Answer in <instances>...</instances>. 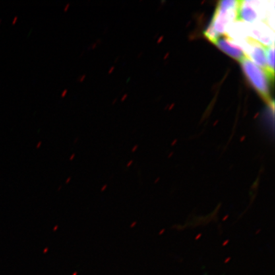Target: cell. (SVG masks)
Returning <instances> with one entry per match:
<instances>
[{
    "label": "cell",
    "instance_id": "15",
    "mask_svg": "<svg viewBox=\"0 0 275 275\" xmlns=\"http://www.w3.org/2000/svg\"><path fill=\"white\" fill-rule=\"evenodd\" d=\"M41 144H42V142H39L38 146H37V148H38L39 146H40Z\"/></svg>",
    "mask_w": 275,
    "mask_h": 275
},
{
    "label": "cell",
    "instance_id": "9",
    "mask_svg": "<svg viewBox=\"0 0 275 275\" xmlns=\"http://www.w3.org/2000/svg\"><path fill=\"white\" fill-rule=\"evenodd\" d=\"M68 92V90H65L63 91V92H62L61 94V98H64V97H65L66 96V95H67Z\"/></svg>",
    "mask_w": 275,
    "mask_h": 275
},
{
    "label": "cell",
    "instance_id": "5",
    "mask_svg": "<svg viewBox=\"0 0 275 275\" xmlns=\"http://www.w3.org/2000/svg\"><path fill=\"white\" fill-rule=\"evenodd\" d=\"M259 18V14L255 9V3L254 1H239L237 10L238 21L254 23Z\"/></svg>",
    "mask_w": 275,
    "mask_h": 275
},
{
    "label": "cell",
    "instance_id": "1",
    "mask_svg": "<svg viewBox=\"0 0 275 275\" xmlns=\"http://www.w3.org/2000/svg\"><path fill=\"white\" fill-rule=\"evenodd\" d=\"M239 1L223 0L217 5L212 21L204 35L210 42L215 43L220 35L226 34L229 24L237 20Z\"/></svg>",
    "mask_w": 275,
    "mask_h": 275
},
{
    "label": "cell",
    "instance_id": "3",
    "mask_svg": "<svg viewBox=\"0 0 275 275\" xmlns=\"http://www.w3.org/2000/svg\"><path fill=\"white\" fill-rule=\"evenodd\" d=\"M245 49L246 55L250 57L256 63L257 67L261 68L270 81L274 82V80L271 77L269 72L268 65H267L266 46L257 42L252 37H247L245 41Z\"/></svg>",
    "mask_w": 275,
    "mask_h": 275
},
{
    "label": "cell",
    "instance_id": "11",
    "mask_svg": "<svg viewBox=\"0 0 275 275\" xmlns=\"http://www.w3.org/2000/svg\"><path fill=\"white\" fill-rule=\"evenodd\" d=\"M115 70V67H111L110 68V69L109 70L108 73L111 74V73H112V72H113V70Z\"/></svg>",
    "mask_w": 275,
    "mask_h": 275
},
{
    "label": "cell",
    "instance_id": "10",
    "mask_svg": "<svg viewBox=\"0 0 275 275\" xmlns=\"http://www.w3.org/2000/svg\"><path fill=\"white\" fill-rule=\"evenodd\" d=\"M70 6V4L67 3V5H65V8H64V11L67 12L68 9H69Z\"/></svg>",
    "mask_w": 275,
    "mask_h": 275
},
{
    "label": "cell",
    "instance_id": "2",
    "mask_svg": "<svg viewBox=\"0 0 275 275\" xmlns=\"http://www.w3.org/2000/svg\"><path fill=\"white\" fill-rule=\"evenodd\" d=\"M242 70L249 80V83L268 104L274 106V101L271 98L268 76L263 71L252 62L249 57H245L240 61Z\"/></svg>",
    "mask_w": 275,
    "mask_h": 275
},
{
    "label": "cell",
    "instance_id": "8",
    "mask_svg": "<svg viewBox=\"0 0 275 275\" xmlns=\"http://www.w3.org/2000/svg\"><path fill=\"white\" fill-rule=\"evenodd\" d=\"M97 45H98V43H97L96 42L93 43V44H92L90 47H89L88 50L90 49H94L97 47Z\"/></svg>",
    "mask_w": 275,
    "mask_h": 275
},
{
    "label": "cell",
    "instance_id": "6",
    "mask_svg": "<svg viewBox=\"0 0 275 275\" xmlns=\"http://www.w3.org/2000/svg\"><path fill=\"white\" fill-rule=\"evenodd\" d=\"M267 65L271 77L274 80L275 76V46L274 44L266 46Z\"/></svg>",
    "mask_w": 275,
    "mask_h": 275
},
{
    "label": "cell",
    "instance_id": "14",
    "mask_svg": "<svg viewBox=\"0 0 275 275\" xmlns=\"http://www.w3.org/2000/svg\"><path fill=\"white\" fill-rule=\"evenodd\" d=\"M126 96H127V94H125V96H124L123 97V98H122L121 99V101H124L125 100V98H126Z\"/></svg>",
    "mask_w": 275,
    "mask_h": 275
},
{
    "label": "cell",
    "instance_id": "7",
    "mask_svg": "<svg viewBox=\"0 0 275 275\" xmlns=\"http://www.w3.org/2000/svg\"><path fill=\"white\" fill-rule=\"evenodd\" d=\"M86 75H83L82 76H80L79 77H78L77 78V81L80 82H82L84 81L85 78H86Z\"/></svg>",
    "mask_w": 275,
    "mask_h": 275
},
{
    "label": "cell",
    "instance_id": "12",
    "mask_svg": "<svg viewBox=\"0 0 275 275\" xmlns=\"http://www.w3.org/2000/svg\"><path fill=\"white\" fill-rule=\"evenodd\" d=\"M96 42L97 43H98V44H100V43H101V42H101V40H100V39H98V40H96Z\"/></svg>",
    "mask_w": 275,
    "mask_h": 275
},
{
    "label": "cell",
    "instance_id": "4",
    "mask_svg": "<svg viewBox=\"0 0 275 275\" xmlns=\"http://www.w3.org/2000/svg\"><path fill=\"white\" fill-rule=\"evenodd\" d=\"M214 44L229 56L238 61L240 62L247 57L240 47L236 45L233 39L227 34L220 35Z\"/></svg>",
    "mask_w": 275,
    "mask_h": 275
},
{
    "label": "cell",
    "instance_id": "13",
    "mask_svg": "<svg viewBox=\"0 0 275 275\" xmlns=\"http://www.w3.org/2000/svg\"><path fill=\"white\" fill-rule=\"evenodd\" d=\"M117 98H115L114 100L112 101V105H114L115 103L117 102Z\"/></svg>",
    "mask_w": 275,
    "mask_h": 275
}]
</instances>
